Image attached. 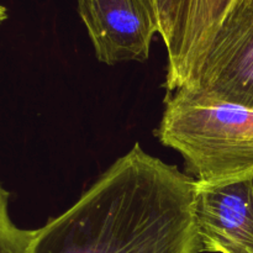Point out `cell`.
Masks as SVG:
<instances>
[{"mask_svg": "<svg viewBox=\"0 0 253 253\" xmlns=\"http://www.w3.org/2000/svg\"><path fill=\"white\" fill-rule=\"evenodd\" d=\"M234 0H189L182 46L174 63L167 66V93L189 85L204 54Z\"/></svg>", "mask_w": 253, "mask_h": 253, "instance_id": "cell-6", "label": "cell"}, {"mask_svg": "<svg viewBox=\"0 0 253 253\" xmlns=\"http://www.w3.org/2000/svg\"><path fill=\"white\" fill-rule=\"evenodd\" d=\"M189 88L253 110V0H234Z\"/></svg>", "mask_w": 253, "mask_h": 253, "instance_id": "cell-3", "label": "cell"}, {"mask_svg": "<svg viewBox=\"0 0 253 253\" xmlns=\"http://www.w3.org/2000/svg\"><path fill=\"white\" fill-rule=\"evenodd\" d=\"M156 136L182 155L195 182L253 173V110L198 89L167 93Z\"/></svg>", "mask_w": 253, "mask_h": 253, "instance_id": "cell-2", "label": "cell"}, {"mask_svg": "<svg viewBox=\"0 0 253 253\" xmlns=\"http://www.w3.org/2000/svg\"><path fill=\"white\" fill-rule=\"evenodd\" d=\"M7 19V9L2 4H0V26L6 21Z\"/></svg>", "mask_w": 253, "mask_h": 253, "instance_id": "cell-8", "label": "cell"}, {"mask_svg": "<svg viewBox=\"0 0 253 253\" xmlns=\"http://www.w3.org/2000/svg\"><path fill=\"white\" fill-rule=\"evenodd\" d=\"M194 215L202 252L253 253V173L194 180Z\"/></svg>", "mask_w": 253, "mask_h": 253, "instance_id": "cell-4", "label": "cell"}, {"mask_svg": "<svg viewBox=\"0 0 253 253\" xmlns=\"http://www.w3.org/2000/svg\"><path fill=\"white\" fill-rule=\"evenodd\" d=\"M167 48L168 64L174 63L182 46L189 0H142Z\"/></svg>", "mask_w": 253, "mask_h": 253, "instance_id": "cell-7", "label": "cell"}, {"mask_svg": "<svg viewBox=\"0 0 253 253\" xmlns=\"http://www.w3.org/2000/svg\"><path fill=\"white\" fill-rule=\"evenodd\" d=\"M77 6L99 62L147 61L158 32L142 0H77Z\"/></svg>", "mask_w": 253, "mask_h": 253, "instance_id": "cell-5", "label": "cell"}, {"mask_svg": "<svg viewBox=\"0 0 253 253\" xmlns=\"http://www.w3.org/2000/svg\"><path fill=\"white\" fill-rule=\"evenodd\" d=\"M194 179L135 143L57 217L31 253H200Z\"/></svg>", "mask_w": 253, "mask_h": 253, "instance_id": "cell-1", "label": "cell"}]
</instances>
